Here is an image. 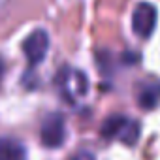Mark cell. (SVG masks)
<instances>
[{"label": "cell", "instance_id": "1", "mask_svg": "<svg viewBox=\"0 0 160 160\" xmlns=\"http://www.w3.org/2000/svg\"><path fill=\"white\" fill-rule=\"evenodd\" d=\"M102 136L104 138H113V139H121L126 145H134L139 138V124L134 119H128L124 115H115L109 117L104 126H102Z\"/></svg>", "mask_w": 160, "mask_h": 160}, {"label": "cell", "instance_id": "2", "mask_svg": "<svg viewBox=\"0 0 160 160\" xmlns=\"http://www.w3.org/2000/svg\"><path fill=\"white\" fill-rule=\"evenodd\" d=\"M156 17L158 12L152 4L149 2H141L136 6L134 13H132V30L138 38H149L156 27Z\"/></svg>", "mask_w": 160, "mask_h": 160}, {"label": "cell", "instance_id": "3", "mask_svg": "<svg viewBox=\"0 0 160 160\" xmlns=\"http://www.w3.org/2000/svg\"><path fill=\"white\" fill-rule=\"evenodd\" d=\"M42 143L49 149H57L64 143L66 138V126H64V117L60 113H51L43 119L42 122Z\"/></svg>", "mask_w": 160, "mask_h": 160}, {"label": "cell", "instance_id": "4", "mask_svg": "<svg viewBox=\"0 0 160 160\" xmlns=\"http://www.w3.org/2000/svg\"><path fill=\"white\" fill-rule=\"evenodd\" d=\"M47 49H49V36L45 30H34L23 43V51L30 66L40 64L45 58Z\"/></svg>", "mask_w": 160, "mask_h": 160}, {"label": "cell", "instance_id": "5", "mask_svg": "<svg viewBox=\"0 0 160 160\" xmlns=\"http://www.w3.org/2000/svg\"><path fill=\"white\" fill-rule=\"evenodd\" d=\"M60 77V87L64 92H68V96H83L87 92V77L77 72V70H62Z\"/></svg>", "mask_w": 160, "mask_h": 160}, {"label": "cell", "instance_id": "6", "mask_svg": "<svg viewBox=\"0 0 160 160\" xmlns=\"http://www.w3.org/2000/svg\"><path fill=\"white\" fill-rule=\"evenodd\" d=\"M138 102L143 109H152L160 102V83L158 81H147L139 87Z\"/></svg>", "mask_w": 160, "mask_h": 160}, {"label": "cell", "instance_id": "7", "mask_svg": "<svg viewBox=\"0 0 160 160\" xmlns=\"http://www.w3.org/2000/svg\"><path fill=\"white\" fill-rule=\"evenodd\" d=\"M0 160H27V151L12 138H0Z\"/></svg>", "mask_w": 160, "mask_h": 160}, {"label": "cell", "instance_id": "8", "mask_svg": "<svg viewBox=\"0 0 160 160\" xmlns=\"http://www.w3.org/2000/svg\"><path fill=\"white\" fill-rule=\"evenodd\" d=\"M72 160H94V156H92L91 152H87V151H81L79 154H75Z\"/></svg>", "mask_w": 160, "mask_h": 160}, {"label": "cell", "instance_id": "9", "mask_svg": "<svg viewBox=\"0 0 160 160\" xmlns=\"http://www.w3.org/2000/svg\"><path fill=\"white\" fill-rule=\"evenodd\" d=\"M2 75H4V60L0 57V81H2Z\"/></svg>", "mask_w": 160, "mask_h": 160}]
</instances>
